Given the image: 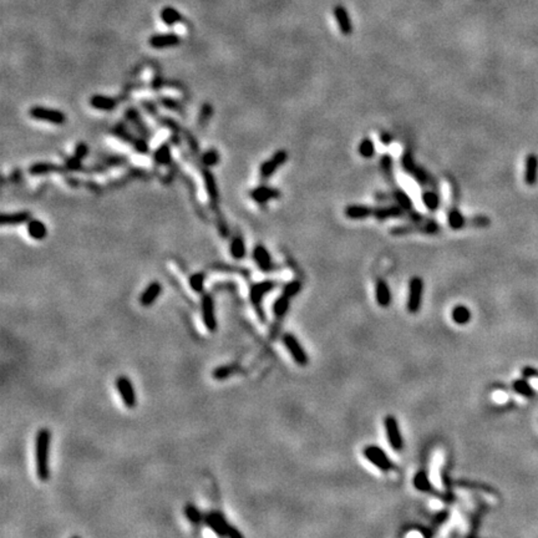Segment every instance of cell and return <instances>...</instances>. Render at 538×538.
Returning <instances> with one entry per match:
<instances>
[{
	"label": "cell",
	"mask_w": 538,
	"mask_h": 538,
	"mask_svg": "<svg viewBox=\"0 0 538 538\" xmlns=\"http://www.w3.org/2000/svg\"><path fill=\"white\" fill-rule=\"evenodd\" d=\"M50 444H51V432L46 427H43L35 436V470L38 479L44 482L50 479Z\"/></svg>",
	"instance_id": "obj_1"
},
{
	"label": "cell",
	"mask_w": 538,
	"mask_h": 538,
	"mask_svg": "<svg viewBox=\"0 0 538 538\" xmlns=\"http://www.w3.org/2000/svg\"><path fill=\"white\" fill-rule=\"evenodd\" d=\"M441 232V224L436 221L429 218L424 222L409 223V224L395 225L390 229V234L393 235H405L412 233H422V234H437Z\"/></svg>",
	"instance_id": "obj_2"
},
{
	"label": "cell",
	"mask_w": 538,
	"mask_h": 538,
	"mask_svg": "<svg viewBox=\"0 0 538 538\" xmlns=\"http://www.w3.org/2000/svg\"><path fill=\"white\" fill-rule=\"evenodd\" d=\"M205 522L216 535L229 536V537H242V533L237 528L230 526L220 512H210L205 516Z\"/></svg>",
	"instance_id": "obj_3"
},
{
	"label": "cell",
	"mask_w": 538,
	"mask_h": 538,
	"mask_svg": "<svg viewBox=\"0 0 538 538\" xmlns=\"http://www.w3.org/2000/svg\"><path fill=\"white\" fill-rule=\"evenodd\" d=\"M365 458L369 461L373 466H375L378 470H380L381 472H389V471H393L395 468V465L393 463V461L389 458V456L386 455L385 451L381 448L376 445H369L365 446L364 451Z\"/></svg>",
	"instance_id": "obj_4"
},
{
	"label": "cell",
	"mask_w": 538,
	"mask_h": 538,
	"mask_svg": "<svg viewBox=\"0 0 538 538\" xmlns=\"http://www.w3.org/2000/svg\"><path fill=\"white\" fill-rule=\"evenodd\" d=\"M424 297V280L420 277H412L409 282V294L406 300V309L409 313H419L422 306Z\"/></svg>",
	"instance_id": "obj_5"
},
{
	"label": "cell",
	"mask_w": 538,
	"mask_h": 538,
	"mask_svg": "<svg viewBox=\"0 0 538 538\" xmlns=\"http://www.w3.org/2000/svg\"><path fill=\"white\" fill-rule=\"evenodd\" d=\"M384 427H385V434L388 437V443L391 446V448L395 451H401L404 448V439L401 435L400 426L393 415H386L384 419Z\"/></svg>",
	"instance_id": "obj_6"
},
{
	"label": "cell",
	"mask_w": 538,
	"mask_h": 538,
	"mask_svg": "<svg viewBox=\"0 0 538 538\" xmlns=\"http://www.w3.org/2000/svg\"><path fill=\"white\" fill-rule=\"evenodd\" d=\"M283 343H284L285 348L289 352V354L292 355L293 360L297 362L300 366H306L309 362L308 354L306 353L303 345L300 344L299 340L297 339V336L292 333H285L283 335Z\"/></svg>",
	"instance_id": "obj_7"
},
{
	"label": "cell",
	"mask_w": 538,
	"mask_h": 538,
	"mask_svg": "<svg viewBox=\"0 0 538 538\" xmlns=\"http://www.w3.org/2000/svg\"><path fill=\"white\" fill-rule=\"evenodd\" d=\"M115 385H116V389L119 391L120 396H121L125 406L129 407V409L136 406L137 399H136V391H134L131 379L126 375H120L116 378Z\"/></svg>",
	"instance_id": "obj_8"
},
{
	"label": "cell",
	"mask_w": 538,
	"mask_h": 538,
	"mask_svg": "<svg viewBox=\"0 0 538 538\" xmlns=\"http://www.w3.org/2000/svg\"><path fill=\"white\" fill-rule=\"evenodd\" d=\"M29 115L33 119L38 120V121L49 122V124L52 125H64L66 122V116H65L64 112L59 111V110L47 109V107L43 106L31 107L30 111H29Z\"/></svg>",
	"instance_id": "obj_9"
},
{
	"label": "cell",
	"mask_w": 538,
	"mask_h": 538,
	"mask_svg": "<svg viewBox=\"0 0 538 538\" xmlns=\"http://www.w3.org/2000/svg\"><path fill=\"white\" fill-rule=\"evenodd\" d=\"M288 160V152L285 150H278L274 155L264 161L259 167V174L263 179L272 177L279 167H282Z\"/></svg>",
	"instance_id": "obj_10"
},
{
	"label": "cell",
	"mask_w": 538,
	"mask_h": 538,
	"mask_svg": "<svg viewBox=\"0 0 538 538\" xmlns=\"http://www.w3.org/2000/svg\"><path fill=\"white\" fill-rule=\"evenodd\" d=\"M274 288H275V283L272 282V280H264V282L257 283V284H254L253 287L251 288L249 298H251V302L254 306V308H256L257 312H258L261 320H263L264 319L263 312H262L261 309L262 300H263L264 295L272 292Z\"/></svg>",
	"instance_id": "obj_11"
},
{
	"label": "cell",
	"mask_w": 538,
	"mask_h": 538,
	"mask_svg": "<svg viewBox=\"0 0 538 538\" xmlns=\"http://www.w3.org/2000/svg\"><path fill=\"white\" fill-rule=\"evenodd\" d=\"M202 307V316H203V323L206 328L211 333H215L217 330V319H216L215 313V302H213L212 295L205 294L202 297L201 302Z\"/></svg>",
	"instance_id": "obj_12"
},
{
	"label": "cell",
	"mask_w": 538,
	"mask_h": 538,
	"mask_svg": "<svg viewBox=\"0 0 538 538\" xmlns=\"http://www.w3.org/2000/svg\"><path fill=\"white\" fill-rule=\"evenodd\" d=\"M375 197L378 198V201H386V199H391L396 203V205L400 206L401 208H404L405 211H411L414 207V203H412V199L409 194L405 191H403L401 188H394L390 193H376Z\"/></svg>",
	"instance_id": "obj_13"
},
{
	"label": "cell",
	"mask_w": 538,
	"mask_h": 538,
	"mask_svg": "<svg viewBox=\"0 0 538 538\" xmlns=\"http://www.w3.org/2000/svg\"><path fill=\"white\" fill-rule=\"evenodd\" d=\"M253 258L254 261H256L257 266H258L259 269L263 270V272H272V270H274L275 266L274 263H273L272 256L269 254L268 249H267L264 246H262V244H257V246L254 247Z\"/></svg>",
	"instance_id": "obj_14"
},
{
	"label": "cell",
	"mask_w": 538,
	"mask_h": 538,
	"mask_svg": "<svg viewBox=\"0 0 538 538\" xmlns=\"http://www.w3.org/2000/svg\"><path fill=\"white\" fill-rule=\"evenodd\" d=\"M373 216L378 221H386L390 218H406L407 211L395 203V205L384 206V207H374Z\"/></svg>",
	"instance_id": "obj_15"
},
{
	"label": "cell",
	"mask_w": 538,
	"mask_h": 538,
	"mask_svg": "<svg viewBox=\"0 0 538 538\" xmlns=\"http://www.w3.org/2000/svg\"><path fill=\"white\" fill-rule=\"evenodd\" d=\"M538 181V156L530 153L525 160V182L528 186H535Z\"/></svg>",
	"instance_id": "obj_16"
},
{
	"label": "cell",
	"mask_w": 538,
	"mask_h": 538,
	"mask_svg": "<svg viewBox=\"0 0 538 538\" xmlns=\"http://www.w3.org/2000/svg\"><path fill=\"white\" fill-rule=\"evenodd\" d=\"M251 197L253 198V201H256L259 205H264L267 202L280 197V191L277 188H273V187L259 186L256 187L251 192Z\"/></svg>",
	"instance_id": "obj_17"
},
{
	"label": "cell",
	"mask_w": 538,
	"mask_h": 538,
	"mask_svg": "<svg viewBox=\"0 0 538 538\" xmlns=\"http://www.w3.org/2000/svg\"><path fill=\"white\" fill-rule=\"evenodd\" d=\"M150 45L155 49H165V47L176 46L181 43V38L176 34H158L150 38Z\"/></svg>",
	"instance_id": "obj_18"
},
{
	"label": "cell",
	"mask_w": 538,
	"mask_h": 538,
	"mask_svg": "<svg viewBox=\"0 0 538 538\" xmlns=\"http://www.w3.org/2000/svg\"><path fill=\"white\" fill-rule=\"evenodd\" d=\"M162 293V285L158 282H152L145 288L142 293L140 295V303L143 307H150L152 306L153 303L156 302L160 294Z\"/></svg>",
	"instance_id": "obj_19"
},
{
	"label": "cell",
	"mask_w": 538,
	"mask_h": 538,
	"mask_svg": "<svg viewBox=\"0 0 538 538\" xmlns=\"http://www.w3.org/2000/svg\"><path fill=\"white\" fill-rule=\"evenodd\" d=\"M344 215L350 220H365L374 215V207L366 205H350L345 207Z\"/></svg>",
	"instance_id": "obj_20"
},
{
	"label": "cell",
	"mask_w": 538,
	"mask_h": 538,
	"mask_svg": "<svg viewBox=\"0 0 538 538\" xmlns=\"http://www.w3.org/2000/svg\"><path fill=\"white\" fill-rule=\"evenodd\" d=\"M391 290L388 283L383 279L376 280L375 284V299L381 308H386L391 304Z\"/></svg>",
	"instance_id": "obj_21"
},
{
	"label": "cell",
	"mask_w": 538,
	"mask_h": 538,
	"mask_svg": "<svg viewBox=\"0 0 538 538\" xmlns=\"http://www.w3.org/2000/svg\"><path fill=\"white\" fill-rule=\"evenodd\" d=\"M334 16H335V20L338 23V25H339L342 34L350 35L353 31V25L347 10L343 6H335V9H334Z\"/></svg>",
	"instance_id": "obj_22"
},
{
	"label": "cell",
	"mask_w": 538,
	"mask_h": 538,
	"mask_svg": "<svg viewBox=\"0 0 538 538\" xmlns=\"http://www.w3.org/2000/svg\"><path fill=\"white\" fill-rule=\"evenodd\" d=\"M410 175H411V176L414 177L415 181H416L419 184H421V186L424 187L429 186V187H432V188H437L436 179H435L424 167H421V166L416 165V167L412 170V172Z\"/></svg>",
	"instance_id": "obj_23"
},
{
	"label": "cell",
	"mask_w": 538,
	"mask_h": 538,
	"mask_svg": "<svg viewBox=\"0 0 538 538\" xmlns=\"http://www.w3.org/2000/svg\"><path fill=\"white\" fill-rule=\"evenodd\" d=\"M90 104L93 109L101 110V111H112L116 107L117 102L115 98L109 97L105 95H93L90 98Z\"/></svg>",
	"instance_id": "obj_24"
},
{
	"label": "cell",
	"mask_w": 538,
	"mask_h": 538,
	"mask_svg": "<svg viewBox=\"0 0 538 538\" xmlns=\"http://www.w3.org/2000/svg\"><path fill=\"white\" fill-rule=\"evenodd\" d=\"M28 234L35 241H43L47 235V228L42 221L30 220L28 222Z\"/></svg>",
	"instance_id": "obj_25"
},
{
	"label": "cell",
	"mask_w": 538,
	"mask_h": 538,
	"mask_svg": "<svg viewBox=\"0 0 538 538\" xmlns=\"http://www.w3.org/2000/svg\"><path fill=\"white\" fill-rule=\"evenodd\" d=\"M448 223L450 228L457 230L468 227V218L465 217L458 210H450L448 213Z\"/></svg>",
	"instance_id": "obj_26"
},
{
	"label": "cell",
	"mask_w": 538,
	"mask_h": 538,
	"mask_svg": "<svg viewBox=\"0 0 538 538\" xmlns=\"http://www.w3.org/2000/svg\"><path fill=\"white\" fill-rule=\"evenodd\" d=\"M451 316H452V320L455 324H457V325H466V324L470 323L472 314H471V311L467 307L463 306V304H458V306H456L452 309Z\"/></svg>",
	"instance_id": "obj_27"
},
{
	"label": "cell",
	"mask_w": 538,
	"mask_h": 538,
	"mask_svg": "<svg viewBox=\"0 0 538 538\" xmlns=\"http://www.w3.org/2000/svg\"><path fill=\"white\" fill-rule=\"evenodd\" d=\"M422 203H424V206L427 208V210L432 211V212L440 207L441 201H440V196H439V193H437V189L430 188V189H426V191H424V193H422Z\"/></svg>",
	"instance_id": "obj_28"
},
{
	"label": "cell",
	"mask_w": 538,
	"mask_h": 538,
	"mask_svg": "<svg viewBox=\"0 0 538 538\" xmlns=\"http://www.w3.org/2000/svg\"><path fill=\"white\" fill-rule=\"evenodd\" d=\"M512 389L516 394L523 396V398L531 399L536 395L535 389L532 388L528 380L526 378L523 379H516L512 384Z\"/></svg>",
	"instance_id": "obj_29"
},
{
	"label": "cell",
	"mask_w": 538,
	"mask_h": 538,
	"mask_svg": "<svg viewBox=\"0 0 538 538\" xmlns=\"http://www.w3.org/2000/svg\"><path fill=\"white\" fill-rule=\"evenodd\" d=\"M1 224L3 225H16L21 224V223H25L30 221V213L29 212H15V213H9V215H3L1 216Z\"/></svg>",
	"instance_id": "obj_30"
},
{
	"label": "cell",
	"mask_w": 538,
	"mask_h": 538,
	"mask_svg": "<svg viewBox=\"0 0 538 538\" xmlns=\"http://www.w3.org/2000/svg\"><path fill=\"white\" fill-rule=\"evenodd\" d=\"M380 170L383 172L384 177L389 183L394 184V160L391 155H383L380 157Z\"/></svg>",
	"instance_id": "obj_31"
},
{
	"label": "cell",
	"mask_w": 538,
	"mask_h": 538,
	"mask_svg": "<svg viewBox=\"0 0 538 538\" xmlns=\"http://www.w3.org/2000/svg\"><path fill=\"white\" fill-rule=\"evenodd\" d=\"M161 19L166 25H175L182 20V15L172 6H166L161 11Z\"/></svg>",
	"instance_id": "obj_32"
},
{
	"label": "cell",
	"mask_w": 538,
	"mask_h": 538,
	"mask_svg": "<svg viewBox=\"0 0 538 538\" xmlns=\"http://www.w3.org/2000/svg\"><path fill=\"white\" fill-rule=\"evenodd\" d=\"M290 299L292 298L287 297L285 294H282L279 298H277L274 306H273V312H274L277 318H283L288 313V309L290 307Z\"/></svg>",
	"instance_id": "obj_33"
},
{
	"label": "cell",
	"mask_w": 538,
	"mask_h": 538,
	"mask_svg": "<svg viewBox=\"0 0 538 538\" xmlns=\"http://www.w3.org/2000/svg\"><path fill=\"white\" fill-rule=\"evenodd\" d=\"M230 254L234 259H242L246 256V243L242 237H234L230 242Z\"/></svg>",
	"instance_id": "obj_34"
},
{
	"label": "cell",
	"mask_w": 538,
	"mask_h": 538,
	"mask_svg": "<svg viewBox=\"0 0 538 538\" xmlns=\"http://www.w3.org/2000/svg\"><path fill=\"white\" fill-rule=\"evenodd\" d=\"M184 515H186L187 520H188L191 523H193V525H199L202 521H205V516H203V513H202L193 503L186 504V507H184Z\"/></svg>",
	"instance_id": "obj_35"
},
{
	"label": "cell",
	"mask_w": 538,
	"mask_h": 538,
	"mask_svg": "<svg viewBox=\"0 0 538 538\" xmlns=\"http://www.w3.org/2000/svg\"><path fill=\"white\" fill-rule=\"evenodd\" d=\"M414 485L417 490L424 492H430L432 491V485L430 482L427 474L425 471H419L414 477Z\"/></svg>",
	"instance_id": "obj_36"
},
{
	"label": "cell",
	"mask_w": 538,
	"mask_h": 538,
	"mask_svg": "<svg viewBox=\"0 0 538 538\" xmlns=\"http://www.w3.org/2000/svg\"><path fill=\"white\" fill-rule=\"evenodd\" d=\"M235 370H237V366L234 365H223V366L216 367L212 375L216 380H225L235 373Z\"/></svg>",
	"instance_id": "obj_37"
},
{
	"label": "cell",
	"mask_w": 538,
	"mask_h": 538,
	"mask_svg": "<svg viewBox=\"0 0 538 538\" xmlns=\"http://www.w3.org/2000/svg\"><path fill=\"white\" fill-rule=\"evenodd\" d=\"M155 161L158 165H170L171 162V150L168 145H162L155 153Z\"/></svg>",
	"instance_id": "obj_38"
},
{
	"label": "cell",
	"mask_w": 538,
	"mask_h": 538,
	"mask_svg": "<svg viewBox=\"0 0 538 538\" xmlns=\"http://www.w3.org/2000/svg\"><path fill=\"white\" fill-rule=\"evenodd\" d=\"M359 153L364 158H371L375 155V143L371 138H364L359 143Z\"/></svg>",
	"instance_id": "obj_39"
},
{
	"label": "cell",
	"mask_w": 538,
	"mask_h": 538,
	"mask_svg": "<svg viewBox=\"0 0 538 538\" xmlns=\"http://www.w3.org/2000/svg\"><path fill=\"white\" fill-rule=\"evenodd\" d=\"M189 285L196 293L203 292L205 287V274L203 273H194L189 277Z\"/></svg>",
	"instance_id": "obj_40"
},
{
	"label": "cell",
	"mask_w": 538,
	"mask_h": 538,
	"mask_svg": "<svg viewBox=\"0 0 538 538\" xmlns=\"http://www.w3.org/2000/svg\"><path fill=\"white\" fill-rule=\"evenodd\" d=\"M416 165L417 163L415 162L414 156H412V153L410 151H406V152L404 153L403 157H401V166H403L404 171L410 175L412 172V170L416 167Z\"/></svg>",
	"instance_id": "obj_41"
},
{
	"label": "cell",
	"mask_w": 538,
	"mask_h": 538,
	"mask_svg": "<svg viewBox=\"0 0 538 538\" xmlns=\"http://www.w3.org/2000/svg\"><path fill=\"white\" fill-rule=\"evenodd\" d=\"M205 184H206V188H207V192L208 194H210L212 198H217L218 196V192H217V184H216V181H215V177H213V175L211 174V172H205Z\"/></svg>",
	"instance_id": "obj_42"
},
{
	"label": "cell",
	"mask_w": 538,
	"mask_h": 538,
	"mask_svg": "<svg viewBox=\"0 0 538 538\" xmlns=\"http://www.w3.org/2000/svg\"><path fill=\"white\" fill-rule=\"evenodd\" d=\"M302 289V283L299 280H292V282L287 283L283 288V294H285L287 297L293 298L298 294Z\"/></svg>",
	"instance_id": "obj_43"
},
{
	"label": "cell",
	"mask_w": 538,
	"mask_h": 538,
	"mask_svg": "<svg viewBox=\"0 0 538 538\" xmlns=\"http://www.w3.org/2000/svg\"><path fill=\"white\" fill-rule=\"evenodd\" d=\"M491 224V221L486 216H474V217H468V225L470 227H476V228H484L487 225Z\"/></svg>",
	"instance_id": "obj_44"
},
{
	"label": "cell",
	"mask_w": 538,
	"mask_h": 538,
	"mask_svg": "<svg viewBox=\"0 0 538 538\" xmlns=\"http://www.w3.org/2000/svg\"><path fill=\"white\" fill-rule=\"evenodd\" d=\"M52 168H54V166L49 165V163H35L34 166H31L29 172L31 175H45L54 171Z\"/></svg>",
	"instance_id": "obj_45"
},
{
	"label": "cell",
	"mask_w": 538,
	"mask_h": 538,
	"mask_svg": "<svg viewBox=\"0 0 538 538\" xmlns=\"http://www.w3.org/2000/svg\"><path fill=\"white\" fill-rule=\"evenodd\" d=\"M218 161H220V155L216 150H210L203 155L202 157V162L205 163L207 167H212V166L217 165Z\"/></svg>",
	"instance_id": "obj_46"
},
{
	"label": "cell",
	"mask_w": 538,
	"mask_h": 538,
	"mask_svg": "<svg viewBox=\"0 0 538 538\" xmlns=\"http://www.w3.org/2000/svg\"><path fill=\"white\" fill-rule=\"evenodd\" d=\"M521 374H522L523 378L526 379H532V378H537L538 376V371L532 366H525L522 370H521Z\"/></svg>",
	"instance_id": "obj_47"
},
{
	"label": "cell",
	"mask_w": 538,
	"mask_h": 538,
	"mask_svg": "<svg viewBox=\"0 0 538 538\" xmlns=\"http://www.w3.org/2000/svg\"><path fill=\"white\" fill-rule=\"evenodd\" d=\"M86 155H88V146H86L85 143H79L78 147H76L75 157L79 158V160H81V158L85 157Z\"/></svg>",
	"instance_id": "obj_48"
},
{
	"label": "cell",
	"mask_w": 538,
	"mask_h": 538,
	"mask_svg": "<svg viewBox=\"0 0 538 538\" xmlns=\"http://www.w3.org/2000/svg\"><path fill=\"white\" fill-rule=\"evenodd\" d=\"M380 141L385 146H389L391 142H393V136H391V134H389L388 132H383V134H380Z\"/></svg>",
	"instance_id": "obj_49"
}]
</instances>
